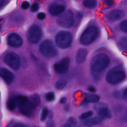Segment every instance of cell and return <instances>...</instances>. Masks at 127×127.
<instances>
[{
  "label": "cell",
  "mask_w": 127,
  "mask_h": 127,
  "mask_svg": "<svg viewBox=\"0 0 127 127\" xmlns=\"http://www.w3.org/2000/svg\"></svg>",
  "instance_id": "38"
},
{
  "label": "cell",
  "mask_w": 127,
  "mask_h": 127,
  "mask_svg": "<svg viewBox=\"0 0 127 127\" xmlns=\"http://www.w3.org/2000/svg\"><path fill=\"white\" fill-rule=\"evenodd\" d=\"M88 90H89L90 91L92 92H94L96 91V89H95V88L94 87H92V86L89 87L88 88Z\"/></svg>",
  "instance_id": "36"
},
{
  "label": "cell",
  "mask_w": 127,
  "mask_h": 127,
  "mask_svg": "<svg viewBox=\"0 0 127 127\" xmlns=\"http://www.w3.org/2000/svg\"><path fill=\"white\" fill-rule=\"evenodd\" d=\"M42 35L41 28L37 25H32L28 30L27 39L29 42L36 44L39 42Z\"/></svg>",
  "instance_id": "9"
},
{
  "label": "cell",
  "mask_w": 127,
  "mask_h": 127,
  "mask_svg": "<svg viewBox=\"0 0 127 127\" xmlns=\"http://www.w3.org/2000/svg\"><path fill=\"white\" fill-rule=\"evenodd\" d=\"M4 63L14 70H17L20 65V57L15 52H9L6 54L3 59Z\"/></svg>",
  "instance_id": "8"
},
{
  "label": "cell",
  "mask_w": 127,
  "mask_h": 127,
  "mask_svg": "<svg viewBox=\"0 0 127 127\" xmlns=\"http://www.w3.org/2000/svg\"><path fill=\"white\" fill-rule=\"evenodd\" d=\"M4 0H0V7H1V6L3 4V3L4 2Z\"/></svg>",
  "instance_id": "37"
},
{
  "label": "cell",
  "mask_w": 127,
  "mask_h": 127,
  "mask_svg": "<svg viewBox=\"0 0 127 127\" xmlns=\"http://www.w3.org/2000/svg\"><path fill=\"white\" fill-rule=\"evenodd\" d=\"M109 63V57L105 54H99L94 56L90 63V69L93 75L96 78L99 77L100 73L108 66Z\"/></svg>",
  "instance_id": "2"
},
{
  "label": "cell",
  "mask_w": 127,
  "mask_h": 127,
  "mask_svg": "<svg viewBox=\"0 0 127 127\" xmlns=\"http://www.w3.org/2000/svg\"><path fill=\"white\" fill-rule=\"evenodd\" d=\"M49 10L51 15L53 16L58 15L64 10V7L62 5L53 3L50 5Z\"/></svg>",
  "instance_id": "14"
},
{
  "label": "cell",
  "mask_w": 127,
  "mask_h": 127,
  "mask_svg": "<svg viewBox=\"0 0 127 127\" xmlns=\"http://www.w3.org/2000/svg\"><path fill=\"white\" fill-rule=\"evenodd\" d=\"M102 122V120L98 118H92L85 120L84 124L88 127H91L100 124Z\"/></svg>",
  "instance_id": "16"
},
{
  "label": "cell",
  "mask_w": 127,
  "mask_h": 127,
  "mask_svg": "<svg viewBox=\"0 0 127 127\" xmlns=\"http://www.w3.org/2000/svg\"><path fill=\"white\" fill-rule=\"evenodd\" d=\"M93 115V112L91 111H89L86 112L82 113L79 117V118L81 120L87 119L90 117H91Z\"/></svg>",
  "instance_id": "25"
},
{
  "label": "cell",
  "mask_w": 127,
  "mask_h": 127,
  "mask_svg": "<svg viewBox=\"0 0 127 127\" xmlns=\"http://www.w3.org/2000/svg\"><path fill=\"white\" fill-rule=\"evenodd\" d=\"M49 113V110L48 109L47 107H45L43 108L42 113H41V120L42 121H45Z\"/></svg>",
  "instance_id": "24"
},
{
  "label": "cell",
  "mask_w": 127,
  "mask_h": 127,
  "mask_svg": "<svg viewBox=\"0 0 127 127\" xmlns=\"http://www.w3.org/2000/svg\"><path fill=\"white\" fill-rule=\"evenodd\" d=\"M57 45L62 49L68 48L72 42V36L71 34L67 31H60L55 38Z\"/></svg>",
  "instance_id": "5"
},
{
  "label": "cell",
  "mask_w": 127,
  "mask_h": 127,
  "mask_svg": "<svg viewBox=\"0 0 127 127\" xmlns=\"http://www.w3.org/2000/svg\"><path fill=\"white\" fill-rule=\"evenodd\" d=\"M84 6L87 8H91L96 6L97 4L96 0H84L83 2Z\"/></svg>",
  "instance_id": "19"
},
{
  "label": "cell",
  "mask_w": 127,
  "mask_h": 127,
  "mask_svg": "<svg viewBox=\"0 0 127 127\" xmlns=\"http://www.w3.org/2000/svg\"><path fill=\"white\" fill-rule=\"evenodd\" d=\"M124 16V11L121 9H114L109 13L108 18L112 21H117L122 19Z\"/></svg>",
  "instance_id": "13"
},
{
  "label": "cell",
  "mask_w": 127,
  "mask_h": 127,
  "mask_svg": "<svg viewBox=\"0 0 127 127\" xmlns=\"http://www.w3.org/2000/svg\"><path fill=\"white\" fill-rule=\"evenodd\" d=\"M87 55V51L85 49L80 48L78 49L76 55V61L78 64H82L84 62Z\"/></svg>",
  "instance_id": "15"
},
{
  "label": "cell",
  "mask_w": 127,
  "mask_h": 127,
  "mask_svg": "<svg viewBox=\"0 0 127 127\" xmlns=\"http://www.w3.org/2000/svg\"><path fill=\"white\" fill-rule=\"evenodd\" d=\"M29 6V3L27 1H24L21 4V7L23 9H27Z\"/></svg>",
  "instance_id": "29"
},
{
  "label": "cell",
  "mask_w": 127,
  "mask_h": 127,
  "mask_svg": "<svg viewBox=\"0 0 127 127\" xmlns=\"http://www.w3.org/2000/svg\"><path fill=\"white\" fill-rule=\"evenodd\" d=\"M76 124V120L73 117L69 118L65 124H64V127H73Z\"/></svg>",
  "instance_id": "22"
},
{
  "label": "cell",
  "mask_w": 127,
  "mask_h": 127,
  "mask_svg": "<svg viewBox=\"0 0 127 127\" xmlns=\"http://www.w3.org/2000/svg\"><path fill=\"white\" fill-rule=\"evenodd\" d=\"M39 9V5L37 3H34L32 6H31V9L32 11L33 12H35V11H36L38 10Z\"/></svg>",
  "instance_id": "28"
},
{
  "label": "cell",
  "mask_w": 127,
  "mask_h": 127,
  "mask_svg": "<svg viewBox=\"0 0 127 127\" xmlns=\"http://www.w3.org/2000/svg\"><path fill=\"white\" fill-rule=\"evenodd\" d=\"M39 51L45 57L53 58L57 54V50L53 42L49 40L44 41L40 45Z\"/></svg>",
  "instance_id": "6"
},
{
  "label": "cell",
  "mask_w": 127,
  "mask_h": 127,
  "mask_svg": "<svg viewBox=\"0 0 127 127\" xmlns=\"http://www.w3.org/2000/svg\"><path fill=\"white\" fill-rule=\"evenodd\" d=\"M121 46L127 51V37H123L120 40Z\"/></svg>",
  "instance_id": "23"
},
{
  "label": "cell",
  "mask_w": 127,
  "mask_h": 127,
  "mask_svg": "<svg viewBox=\"0 0 127 127\" xmlns=\"http://www.w3.org/2000/svg\"><path fill=\"white\" fill-rule=\"evenodd\" d=\"M100 100V97L97 95H90L86 97V101L89 103H96Z\"/></svg>",
  "instance_id": "20"
},
{
  "label": "cell",
  "mask_w": 127,
  "mask_h": 127,
  "mask_svg": "<svg viewBox=\"0 0 127 127\" xmlns=\"http://www.w3.org/2000/svg\"><path fill=\"white\" fill-rule=\"evenodd\" d=\"M45 14L43 12H40L39 13L38 15H37V17L40 20H43L45 18Z\"/></svg>",
  "instance_id": "30"
},
{
  "label": "cell",
  "mask_w": 127,
  "mask_h": 127,
  "mask_svg": "<svg viewBox=\"0 0 127 127\" xmlns=\"http://www.w3.org/2000/svg\"><path fill=\"white\" fill-rule=\"evenodd\" d=\"M11 127H27L22 123H16L13 125Z\"/></svg>",
  "instance_id": "32"
},
{
  "label": "cell",
  "mask_w": 127,
  "mask_h": 127,
  "mask_svg": "<svg viewBox=\"0 0 127 127\" xmlns=\"http://www.w3.org/2000/svg\"><path fill=\"white\" fill-rule=\"evenodd\" d=\"M66 101V98L65 97H63L60 100V103L62 104H64Z\"/></svg>",
  "instance_id": "35"
},
{
  "label": "cell",
  "mask_w": 127,
  "mask_h": 127,
  "mask_svg": "<svg viewBox=\"0 0 127 127\" xmlns=\"http://www.w3.org/2000/svg\"><path fill=\"white\" fill-rule=\"evenodd\" d=\"M120 27L122 31L127 33V20L123 21L120 23Z\"/></svg>",
  "instance_id": "27"
},
{
  "label": "cell",
  "mask_w": 127,
  "mask_h": 127,
  "mask_svg": "<svg viewBox=\"0 0 127 127\" xmlns=\"http://www.w3.org/2000/svg\"><path fill=\"white\" fill-rule=\"evenodd\" d=\"M66 83H67V82L65 80L60 79L56 82L55 84V86L57 89L59 90H62L65 87V86L66 85Z\"/></svg>",
  "instance_id": "21"
},
{
  "label": "cell",
  "mask_w": 127,
  "mask_h": 127,
  "mask_svg": "<svg viewBox=\"0 0 127 127\" xmlns=\"http://www.w3.org/2000/svg\"><path fill=\"white\" fill-rule=\"evenodd\" d=\"M0 74L1 77L8 84L11 83L14 79V74L5 67H1L0 68Z\"/></svg>",
  "instance_id": "12"
},
{
  "label": "cell",
  "mask_w": 127,
  "mask_h": 127,
  "mask_svg": "<svg viewBox=\"0 0 127 127\" xmlns=\"http://www.w3.org/2000/svg\"><path fill=\"white\" fill-rule=\"evenodd\" d=\"M123 98L125 101L127 102V88L125 89L123 93Z\"/></svg>",
  "instance_id": "34"
},
{
  "label": "cell",
  "mask_w": 127,
  "mask_h": 127,
  "mask_svg": "<svg viewBox=\"0 0 127 127\" xmlns=\"http://www.w3.org/2000/svg\"><path fill=\"white\" fill-rule=\"evenodd\" d=\"M17 106H18L17 96H13L8 100L7 103V107L9 110H13Z\"/></svg>",
  "instance_id": "17"
},
{
  "label": "cell",
  "mask_w": 127,
  "mask_h": 127,
  "mask_svg": "<svg viewBox=\"0 0 127 127\" xmlns=\"http://www.w3.org/2000/svg\"><path fill=\"white\" fill-rule=\"evenodd\" d=\"M98 31L96 27L92 26L86 28L82 34L80 41L84 45H88L95 41L98 36Z\"/></svg>",
  "instance_id": "4"
},
{
  "label": "cell",
  "mask_w": 127,
  "mask_h": 127,
  "mask_svg": "<svg viewBox=\"0 0 127 127\" xmlns=\"http://www.w3.org/2000/svg\"><path fill=\"white\" fill-rule=\"evenodd\" d=\"M105 3L109 6L112 5L114 4V0H105Z\"/></svg>",
  "instance_id": "33"
},
{
  "label": "cell",
  "mask_w": 127,
  "mask_h": 127,
  "mask_svg": "<svg viewBox=\"0 0 127 127\" xmlns=\"http://www.w3.org/2000/svg\"><path fill=\"white\" fill-rule=\"evenodd\" d=\"M70 64V59L69 58H64L60 62L55 64L54 69L58 73H65L68 69Z\"/></svg>",
  "instance_id": "10"
},
{
  "label": "cell",
  "mask_w": 127,
  "mask_h": 127,
  "mask_svg": "<svg viewBox=\"0 0 127 127\" xmlns=\"http://www.w3.org/2000/svg\"><path fill=\"white\" fill-rule=\"evenodd\" d=\"M98 114L101 117L105 119H109L112 117L111 111L106 107L100 108L98 111Z\"/></svg>",
  "instance_id": "18"
},
{
  "label": "cell",
  "mask_w": 127,
  "mask_h": 127,
  "mask_svg": "<svg viewBox=\"0 0 127 127\" xmlns=\"http://www.w3.org/2000/svg\"><path fill=\"white\" fill-rule=\"evenodd\" d=\"M46 99L47 101H52L54 100L55 99V94L54 93V92H50L47 93L46 94Z\"/></svg>",
  "instance_id": "26"
},
{
  "label": "cell",
  "mask_w": 127,
  "mask_h": 127,
  "mask_svg": "<svg viewBox=\"0 0 127 127\" xmlns=\"http://www.w3.org/2000/svg\"><path fill=\"white\" fill-rule=\"evenodd\" d=\"M7 43L12 47H19L22 44V39L17 34L12 33L7 37Z\"/></svg>",
  "instance_id": "11"
},
{
  "label": "cell",
  "mask_w": 127,
  "mask_h": 127,
  "mask_svg": "<svg viewBox=\"0 0 127 127\" xmlns=\"http://www.w3.org/2000/svg\"><path fill=\"white\" fill-rule=\"evenodd\" d=\"M126 76L124 71L119 67H115L108 71L106 75V80L110 84H117L123 81Z\"/></svg>",
  "instance_id": "3"
},
{
  "label": "cell",
  "mask_w": 127,
  "mask_h": 127,
  "mask_svg": "<svg viewBox=\"0 0 127 127\" xmlns=\"http://www.w3.org/2000/svg\"><path fill=\"white\" fill-rule=\"evenodd\" d=\"M40 103V96L35 93L29 97L19 95L18 105L20 112L27 117H32Z\"/></svg>",
  "instance_id": "1"
},
{
  "label": "cell",
  "mask_w": 127,
  "mask_h": 127,
  "mask_svg": "<svg viewBox=\"0 0 127 127\" xmlns=\"http://www.w3.org/2000/svg\"><path fill=\"white\" fill-rule=\"evenodd\" d=\"M74 18L73 14L70 10L65 11L57 19L58 25L64 28H70L73 24Z\"/></svg>",
  "instance_id": "7"
},
{
  "label": "cell",
  "mask_w": 127,
  "mask_h": 127,
  "mask_svg": "<svg viewBox=\"0 0 127 127\" xmlns=\"http://www.w3.org/2000/svg\"><path fill=\"white\" fill-rule=\"evenodd\" d=\"M47 127H55V124L52 120H50L47 124Z\"/></svg>",
  "instance_id": "31"
}]
</instances>
